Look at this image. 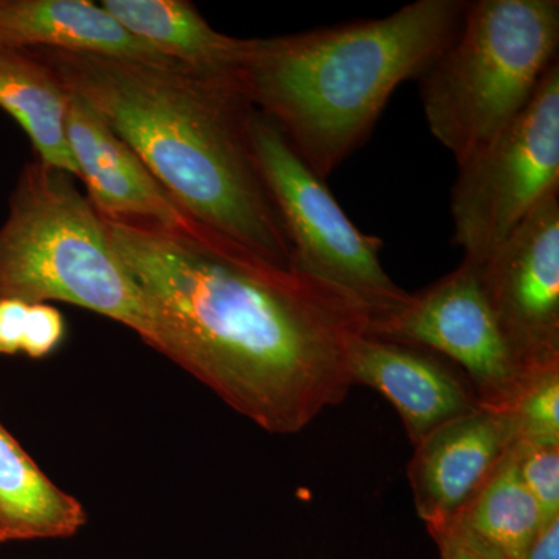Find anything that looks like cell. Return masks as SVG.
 I'll list each match as a JSON object with an SVG mask.
<instances>
[{
	"label": "cell",
	"instance_id": "cell-1",
	"mask_svg": "<svg viewBox=\"0 0 559 559\" xmlns=\"http://www.w3.org/2000/svg\"><path fill=\"white\" fill-rule=\"evenodd\" d=\"M145 305L151 348L277 436L300 432L349 389L370 312L347 290L282 267L190 219H105Z\"/></svg>",
	"mask_w": 559,
	"mask_h": 559
},
{
	"label": "cell",
	"instance_id": "cell-2",
	"mask_svg": "<svg viewBox=\"0 0 559 559\" xmlns=\"http://www.w3.org/2000/svg\"><path fill=\"white\" fill-rule=\"evenodd\" d=\"M28 50L100 114L187 216L290 267L293 246L253 153L257 109L237 73Z\"/></svg>",
	"mask_w": 559,
	"mask_h": 559
},
{
	"label": "cell",
	"instance_id": "cell-3",
	"mask_svg": "<svg viewBox=\"0 0 559 559\" xmlns=\"http://www.w3.org/2000/svg\"><path fill=\"white\" fill-rule=\"evenodd\" d=\"M466 7L418 0L381 20L249 39L237 75L255 109L325 180L369 139L396 87L447 49Z\"/></svg>",
	"mask_w": 559,
	"mask_h": 559
},
{
	"label": "cell",
	"instance_id": "cell-4",
	"mask_svg": "<svg viewBox=\"0 0 559 559\" xmlns=\"http://www.w3.org/2000/svg\"><path fill=\"white\" fill-rule=\"evenodd\" d=\"M0 299L62 301L153 344L145 305L112 248L105 218L76 178L38 159L22 168L0 226Z\"/></svg>",
	"mask_w": 559,
	"mask_h": 559
},
{
	"label": "cell",
	"instance_id": "cell-5",
	"mask_svg": "<svg viewBox=\"0 0 559 559\" xmlns=\"http://www.w3.org/2000/svg\"><path fill=\"white\" fill-rule=\"evenodd\" d=\"M558 46V0L468 2L457 35L418 79L429 130L457 165L527 108Z\"/></svg>",
	"mask_w": 559,
	"mask_h": 559
},
{
	"label": "cell",
	"instance_id": "cell-6",
	"mask_svg": "<svg viewBox=\"0 0 559 559\" xmlns=\"http://www.w3.org/2000/svg\"><path fill=\"white\" fill-rule=\"evenodd\" d=\"M252 143L261 178L293 246L290 267L347 290L366 305L370 319L403 307L411 293L382 267L380 238L362 234L349 221L325 180L260 110L253 116Z\"/></svg>",
	"mask_w": 559,
	"mask_h": 559
},
{
	"label": "cell",
	"instance_id": "cell-7",
	"mask_svg": "<svg viewBox=\"0 0 559 559\" xmlns=\"http://www.w3.org/2000/svg\"><path fill=\"white\" fill-rule=\"evenodd\" d=\"M457 167L452 242L463 259L481 264L544 198L559 191L558 61L521 116Z\"/></svg>",
	"mask_w": 559,
	"mask_h": 559
},
{
	"label": "cell",
	"instance_id": "cell-8",
	"mask_svg": "<svg viewBox=\"0 0 559 559\" xmlns=\"http://www.w3.org/2000/svg\"><path fill=\"white\" fill-rule=\"evenodd\" d=\"M367 334L450 359L468 378L481 407L509 411L527 381L511 358L473 261L463 259L457 270L411 293L399 310L370 319Z\"/></svg>",
	"mask_w": 559,
	"mask_h": 559
},
{
	"label": "cell",
	"instance_id": "cell-9",
	"mask_svg": "<svg viewBox=\"0 0 559 559\" xmlns=\"http://www.w3.org/2000/svg\"><path fill=\"white\" fill-rule=\"evenodd\" d=\"M479 266L481 289L525 378L559 366V191L536 205Z\"/></svg>",
	"mask_w": 559,
	"mask_h": 559
},
{
	"label": "cell",
	"instance_id": "cell-10",
	"mask_svg": "<svg viewBox=\"0 0 559 559\" xmlns=\"http://www.w3.org/2000/svg\"><path fill=\"white\" fill-rule=\"evenodd\" d=\"M516 443L509 412L479 406L414 447L407 479L428 533L450 524L479 495Z\"/></svg>",
	"mask_w": 559,
	"mask_h": 559
},
{
	"label": "cell",
	"instance_id": "cell-11",
	"mask_svg": "<svg viewBox=\"0 0 559 559\" xmlns=\"http://www.w3.org/2000/svg\"><path fill=\"white\" fill-rule=\"evenodd\" d=\"M349 380L380 392L399 411L411 443L479 407L468 378L439 353L362 334L349 348Z\"/></svg>",
	"mask_w": 559,
	"mask_h": 559
},
{
	"label": "cell",
	"instance_id": "cell-12",
	"mask_svg": "<svg viewBox=\"0 0 559 559\" xmlns=\"http://www.w3.org/2000/svg\"><path fill=\"white\" fill-rule=\"evenodd\" d=\"M68 140L87 200L103 218L165 227L182 226L191 219L139 154L90 103L70 91Z\"/></svg>",
	"mask_w": 559,
	"mask_h": 559
},
{
	"label": "cell",
	"instance_id": "cell-13",
	"mask_svg": "<svg viewBox=\"0 0 559 559\" xmlns=\"http://www.w3.org/2000/svg\"><path fill=\"white\" fill-rule=\"evenodd\" d=\"M0 47L176 62L135 38L102 3L87 0H0Z\"/></svg>",
	"mask_w": 559,
	"mask_h": 559
},
{
	"label": "cell",
	"instance_id": "cell-14",
	"mask_svg": "<svg viewBox=\"0 0 559 559\" xmlns=\"http://www.w3.org/2000/svg\"><path fill=\"white\" fill-rule=\"evenodd\" d=\"M87 520L83 503L58 487L0 423V543L70 538Z\"/></svg>",
	"mask_w": 559,
	"mask_h": 559
},
{
	"label": "cell",
	"instance_id": "cell-15",
	"mask_svg": "<svg viewBox=\"0 0 559 559\" xmlns=\"http://www.w3.org/2000/svg\"><path fill=\"white\" fill-rule=\"evenodd\" d=\"M546 524L511 451L479 495L450 524L429 535L455 540L484 559H522Z\"/></svg>",
	"mask_w": 559,
	"mask_h": 559
},
{
	"label": "cell",
	"instance_id": "cell-16",
	"mask_svg": "<svg viewBox=\"0 0 559 559\" xmlns=\"http://www.w3.org/2000/svg\"><path fill=\"white\" fill-rule=\"evenodd\" d=\"M102 5L135 38L187 68L237 73L245 61L249 39L213 31L186 0H105Z\"/></svg>",
	"mask_w": 559,
	"mask_h": 559
},
{
	"label": "cell",
	"instance_id": "cell-17",
	"mask_svg": "<svg viewBox=\"0 0 559 559\" xmlns=\"http://www.w3.org/2000/svg\"><path fill=\"white\" fill-rule=\"evenodd\" d=\"M0 108L28 135L36 159L79 179L68 140V87L32 50L0 47Z\"/></svg>",
	"mask_w": 559,
	"mask_h": 559
},
{
	"label": "cell",
	"instance_id": "cell-18",
	"mask_svg": "<svg viewBox=\"0 0 559 559\" xmlns=\"http://www.w3.org/2000/svg\"><path fill=\"white\" fill-rule=\"evenodd\" d=\"M507 412L518 441L559 447V366L530 374Z\"/></svg>",
	"mask_w": 559,
	"mask_h": 559
},
{
	"label": "cell",
	"instance_id": "cell-19",
	"mask_svg": "<svg viewBox=\"0 0 559 559\" xmlns=\"http://www.w3.org/2000/svg\"><path fill=\"white\" fill-rule=\"evenodd\" d=\"M514 462L521 481L538 503L544 521L559 518V447L518 441Z\"/></svg>",
	"mask_w": 559,
	"mask_h": 559
},
{
	"label": "cell",
	"instance_id": "cell-20",
	"mask_svg": "<svg viewBox=\"0 0 559 559\" xmlns=\"http://www.w3.org/2000/svg\"><path fill=\"white\" fill-rule=\"evenodd\" d=\"M66 336V322L61 311L50 304H31L25 323L22 353L31 359L53 355Z\"/></svg>",
	"mask_w": 559,
	"mask_h": 559
},
{
	"label": "cell",
	"instance_id": "cell-21",
	"mask_svg": "<svg viewBox=\"0 0 559 559\" xmlns=\"http://www.w3.org/2000/svg\"><path fill=\"white\" fill-rule=\"evenodd\" d=\"M28 307L27 301L0 299V356L22 353Z\"/></svg>",
	"mask_w": 559,
	"mask_h": 559
},
{
	"label": "cell",
	"instance_id": "cell-22",
	"mask_svg": "<svg viewBox=\"0 0 559 559\" xmlns=\"http://www.w3.org/2000/svg\"><path fill=\"white\" fill-rule=\"evenodd\" d=\"M522 559H559V518L544 525Z\"/></svg>",
	"mask_w": 559,
	"mask_h": 559
},
{
	"label": "cell",
	"instance_id": "cell-23",
	"mask_svg": "<svg viewBox=\"0 0 559 559\" xmlns=\"http://www.w3.org/2000/svg\"><path fill=\"white\" fill-rule=\"evenodd\" d=\"M439 547L440 559H484L473 550L466 549L462 544L455 543L450 538H436Z\"/></svg>",
	"mask_w": 559,
	"mask_h": 559
}]
</instances>
